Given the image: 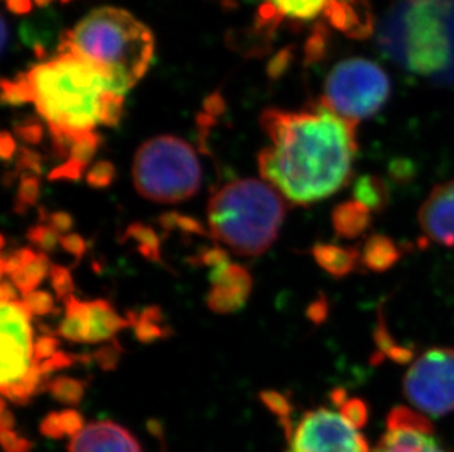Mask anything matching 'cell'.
I'll use <instances>...</instances> for the list:
<instances>
[{
  "instance_id": "1",
  "label": "cell",
  "mask_w": 454,
  "mask_h": 452,
  "mask_svg": "<svg viewBox=\"0 0 454 452\" xmlns=\"http://www.w3.org/2000/svg\"><path fill=\"white\" fill-rule=\"evenodd\" d=\"M261 127L270 138L259 154L262 178L293 205L324 200L350 180L357 127L322 103L306 111L268 109Z\"/></svg>"
},
{
  "instance_id": "2",
  "label": "cell",
  "mask_w": 454,
  "mask_h": 452,
  "mask_svg": "<svg viewBox=\"0 0 454 452\" xmlns=\"http://www.w3.org/2000/svg\"><path fill=\"white\" fill-rule=\"evenodd\" d=\"M4 102L31 103L51 129L55 150L68 156L74 143L118 124L124 97L84 58L58 49L51 59L4 82Z\"/></svg>"
},
{
  "instance_id": "3",
  "label": "cell",
  "mask_w": 454,
  "mask_h": 452,
  "mask_svg": "<svg viewBox=\"0 0 454 452\" xmlns=\"http://www.w3.org/2000/svg\"><path fill=\"white\" fill-rule=\"evenodd\" d=\"M378 44L407 73L454 87V0H391Z\"/></svg>"
},
{
  "instance_id": "4",
  "label": "cell",
  "mask_w": 454,
  "mask_h": 452,
  "mask_svg": "<svg viewBox=\"0 0 454 452\" xmlns=\"http://www.w3.org/2000/svg\"><path fill=\"white\" fill-rule=\"evenodd\" d=\"M59 47L82 56L124 97L145 77L154 55L152 31L124 9H95L67 31Z\"/></svg>"
},
{
  "instance_id": "5",
  "label": "cell",
  "mask_w": 454,
  "mask_h": 452,
  "mask_svg": "<svg viewBox=\"0 0 454 452\" xmlns=\"http://www.w3.org/2000/svg\"><path fill=\"white\" fill-rule=\"evenodd\" d=\"M286 210V200L270 183L232 181L210 197V234L239 256H261L278 237Z\"/></svg>"
},
{
  "instance_id": "6",
  "label": "cell",
  "mask_w": 454,
  "mask_h": 452,
  "mask_svg": "<svg viewBox=\"0 0 454 452\" xmlns=\"http://www.w3.org/2000/svg\"><path fill=\"white\" fill-rule=\"evenodd\" d=\"M133 180L138 194L147 200L180 203L199 191L202 168L187 141L159 136L146 141L136 153Z\"/></svg>"
},
{
  "instance_id": "7",
  "label": "cell",
  "mask_w": 454,
  "mask_h": 452,
  "mask_svg": "<svg viewBox=\"0 0 454 452\" xmlns=\"http://www.w3.org/2000/svg\"><path fill=\"white\" fill-rule=\"evenodd\" d=\"M254 6V33L268 39L283 26H315L364 39L373 30L369 0H246Z\"/></svg>"
},
{
  "instance_id": "8",
  "label": "cell",
  "mask_w": 454,
  "mask_h": 452,
  "mask_svg": "<svg viewBox=\"0 0 454 452\" xmlns=\"http://www.w3.org/2000/svg\"><path fill=\"white\" fill-rule=\"evenodd\" d=\"M390 90V80L380 65L353 58L331 69L319 103L357 127L386 105Z\"/></svg>"
},
{
  "instance_id": "9",
  "label": "cell",
  "mask_w": 454,
  "mask_h": 452,
  "mask_svg": "<svg viewBox=\"0 0 454 452\" xmlns=\"http://www.w3.org/2000/svg\"><path fill=\"white\" fill-rule=\"evenodd\" d=\"M2 394L15 404H27L37 393L42 373L35 360L31 313L21 301L2 303Z\"/></svg>"
},
{
  "instance_id": "10",
  "label": "cell",
  "mask_w": 454,
  "mask_h": 452,
  "mask_svg": "<svg viewBox=\"0 0 454 452\" xmlns=\"http://www.w3.org/2000/svg\"><path fill=\"white\" fill-rule=\"evenodd\" d=\"M403 391L416 411L442 417L454 411V348H431L411 362Z\"/></svg>"
},
{
  "instance_id": "11",
  "label": "cell",
  "mask_w": 454,
  "mask_h": 452,
  "mask_svg": "<svg viewBox=\"0 0 454 452\" xmlns=\"http://www.w3.org/2000/svg\"><path fill=\"white\" fill-rule=\"evenodd\" d=\"M339 409H312L287 436L288 452H372L362 433L364 425Z\"/></svg>"
},
{
  "instance_id": "12",
  "label": "cell",
  "mask_w": 454,
  "mask_h": 452,
  "mask_svg": "<svg viewBox=\"0 0 454 452\" xmlns=\"http://www.w3.org/2000/svg\"><path fill=\"white\" fill-rule=\"evenodd\" d=\"M372 452H447L425 414L395 407L387 418L384 435Z\"/></svg>"
},
{
  "instance_id": "13",
  "label": "cell",
  "mask_w": 454,
  "mask_h": 452,
  "mask_svg": "<svg viewBox=\"0 0 454 452\" xmlns=\"http://www.w3.org/2000/svg\"><path fill=\"white\" fill-rule=\"evenodd\" d=\"M418 219L425 238L454 247V181L433 188L420 206Z\"/></svg>"
},
{
  "instance_id": "14",
  "label": "cell",
  "mask_w": 454,
  "mask_h": 452,
  "mask_svg": "<svg viewBox=\"0 0 454 452\" xmlns=\"http://www.w3.org/2000/svg\"><path fill=\"white\" fill-rule=\"evenodd\" d=\"M212 290L207 295V306L219 315L240 310L249 299L252 277L243 266L225 263L210 270Z\"/></svg>"
},
{
  "instance_id": "15",
  "label": "cell",
  "mask_w": 454,
  "mask_h": 452,
  "mask_svg": "<svg viewBox=\"0 0 454 452\" xmlns=\"http://www.w3.org/2000/svg\"><path fill=\"white\" fill-rule=\"evenodd\" d=\"M68 452H143L137 440L114 422L90 423L68 445Z\"/></svg>"
},
{
  "instance_id": "16",
  "label": "cell",
  "mask_w": 454,
  "mask_h": 452,
  "mask_svg": "<svg viewBox=\"0 0 454 452\" xmlns=\"http://www.w3.org/2000/svg\"><path fill=\"white\" fill-rule=\"evenodd\" d=\"M131 320L121 317L115 308L105 300H95L86 303V342L109 341L121 329L131 326Z\"/></svg>"
},
{
  "instance_id": "17",
  "label": "cell",
  "mask_w": 454,
  "mask_h": 452,
  "mask_svg": "<svg viewBox=\"0 0 454 452\" xmlns=\"http://www.w3.org/2000/svg\"><path fill=\"white\" fill-rule=\"evenodd\" d=\"M333 223L340 237L355 238L368 226L369 209L357 200L348 201L334 210Z\"/></svg>"
},
{
  "instance_id": "18",
  "label": "cell",
  "mask_w": 454,
  "mask_h": 452,
  "mask_svg": "<svg viewBox=\"0 0 454 452\" xmlns=\"http://www.w3.org/2000/svg\"><path fill=\"white\" fill-rule=\"evenodd\" d=\"M313 256L317 259V265L333 277H344L352 272L359 254L350 248L339 247L333 244H319L313 248Z\"/></svg>"
},
{
  "instance_id": "19",
  "label": "cell",
  "mask_w": 454,
  "mask_h": 452,
  "mask_svg": "<svg viewBox=\"0 0 454 452\" xmlns=\"http://www.w3.org/2000/svg\"><path fill=\"white\" fill-rule=\"evenodd\" d=\"M84 418L77 409H64V411H55L43 418L40 425L42 435L51 440H64L77 436L84 429Z\"/></svg>"
},
{
  "instance_id": "20",
  "label": "cell",
  "mask_w": 454,
  "mask_h": 452,
  "mask_svg": "<svg viewBox=\"0 0 454 452\" xmlns=\"http://www.w3.org/2000/svg\"><path fill=\"white\" fill-rule=\"evenodd\" d=\"M49 272V259L44 253L35 252L20 270L13 273L11 277L15 288H17L22 295L30 294L35 288L42 284Z\"/></svg>"
},
{
  "instance_id": "21",
  "label": "cell",
  "mask_w": 454,
  "mask_h": 452,
  "mask_svg": "<svg viewBox=\"0 0 454 452\" xmlns=\"http://www.w3.org/2000/svg\"><path fill=\"white\" fill-rule=\"evenodd\" d=\"M59 335L73 342H86V301L75 297L65 300V317L59 326Z\"/></svg>"
},
{
  "instance_id": "22",
  "label": "cell",
  "mask_w": 454,
  "mask_h": 452,
  "mask_svg": "<svg viewBox=\"0 0 454 452\" xmlns=\"http://www.w3.org/2000/svg\"><path fill=\"white\" fill-rule=\"evenodd\" d=\"M399 250L393 241L384 237H373L364 248V265L372 270H386L399 259Z\"/></svg>"
},
{
  "instance_id": "23",
  "label": "cell",
  "mask_w": 454,
  "mask_h": 452,
  "mask_svg": "<svg viewBox=\"0 0 454 452\" xmlns=\"http://www.w3.org/2000/svg\"><path fill=\"white\" fill-rule=\"evenodd\" d=\"M125 239H131L136 243L138 252L147 261L160 263V241L153 228L143 223H133L125 232Z\"/></svg>"
},
{
  "instance_id": "24",
  "label": "cell",
  "mask_w": 454,
  "mask_h": 452,
  "mask_svg": "<svg viewBox=\"0 0 454 452\" xmlns=\"http://www.w3.org/2000/svg\"><path fill=\"white\" fill-rule=\"evenodd\" d=\"M136 329V337L138 341L149 342L156 341L159 338L165 337V329L160 326L162 315L158 308H146L143 310L142 315L138 316H129Z\"/></svg>"
},
{
  "instance_id": "25",
  "label": "cell",
  "mask_w": 454,
  "mask_h": 452,
  "mask_svg": "<svg viewBox=\"0 0 454 452\" xmlns=\"http://www.w3.org/2000/svg\"><path fill=\"white\" fill-rule=\"evenodd\" d=\"M49 393L65 406H78L84 398V384L73 378H56L48 385Z\"/></svg>"
},
{
  "instance_id": "26",
  "label": "cell",
  "mask_w": 454,
  "mask_h": 452,
  "mask_svg": "<svg viewBox=\"0 0 454 452\" xmlns=\"http://www.w3.org/2000/svg\"><path fill=\"white\" fill-rule=\"evenodd\" d=\"M261 400L263 406L279 418V423L284 427L286 436L290 435L294 425L292 422L293 407L287 397L283 394L277 393V391H265V393L261 394Z\"/></svg>"
},
{
  "instance_id": "27",
  "label": "cell",
  "mask_w": 454,
  "mask_h": 452,
  "mask_svg": "<svg viewBox=\"0 0 454 452\" xmlns=\"http://www.w3.org/2000/svg\"><path fill=\"white\" fill-rule=\"evenodd\" d=\"M356 200L366 206L368 209H377L384 205L386 192L381 183L375 180H360L356 185Z\"/></svg>"
},
{
  "instance_id": "28",
  "label": "cell",
  "mask_w": 454,
  "mask_h": 452,
  "mask_svg": "<svg viewBox=\"0 0 454 452\" xmlns=\"http://www.w3.org/2000/svg\"><path fill=\"white\" fill-rule=\"evenodd\" d=\"M40 183L35 174H24L17 194V209L20 212L30 206H35L39 200Z\"/></svg>"
},
{
  "instance_id": "29",
  "label": "cell",
  "mask_w": 454,
  "mask_h": 452,
  "mask_svg": "<svg viewBox=\"0 0 454 452\" xmlns=\"http://www.w3.org/2000/svg\"><path fill=\"white\" fill-rule=\"evenodd\" d=\"M31 243L35 244L42 250V253H51L58 247L60 243V237L56 230H51L49 225L33 226L27 234Z\"/></svg>"
},
{
  "instance_id": "30",
  "label": "cell",
  "mask_w": 454,
  "mask_h": 452,
  "mask_svg": "<svg viewBox=\"0 0 454 452\" xmlns=\"http://www.w3.org/2000/svg\"><path fill=\"white\" fill-rule=\"evenodd\" d=\"M51 282L55 291L56 297L60 300H68L73 297L74 279L73 275L64 266H51Z\"/></svg>"
},
{
  "instance_id": "31",
  "label": "cell",
  "mask_w": 454,
  "mask_h": 452,
  "mask_svg": "<svg viewBox=\"0 0 454 452\" xmlns=\"http://www.w3.org/2000/svg\"><path fill=\"white\" fill-rule=\"evenodd\" d=\"M22 303L26 304L28 312L35 316H46L55 308L53 297L46 291H33L30 294L24 295Z\"/></svg>"
},
{
  "instance_id": "32",
  "label": "cell",
  "mask_w": 454,
  "mask_h": 452,
  "mask_svg": "<svg viewBox=\"0 0 454 452\" xmlns=\"http://www.w3.org/2000/svg\"><path fill=\"white\" fill-rule=\"evenodd\" d=\"M159 222L165 230H172V228H180L189 234H205L202 223H199L196 219L190 216H183V214H167L159 219Z\"/></svg>"
},
{
  "instance_id": "33",
  "label": "cell",
  "mask_w": 454,
  "mask_h": 452,
  "mask_svg": "<svg viewBox=\"0 0 454 452\" xmlns=\"http://www.w3.org/2000/svg\"><path fill=\"white\" fill-rule=\"evenodd\" d=\"M115 178V168L109 162H98L87 174V183L93 188H106Z\"/></svg>"
},
{
  "instance_id": "34",
  "label": "cell",
  "mask_w": 454,
  "mask_h": 452,
  "mask_svg": "<svg viewBox=\"0 0 454 452\" xmlns=\"http://www.w3.org/2000/svg\"><path fill=\"white\" fill-rule=\"evenodd\" d=\"M2 447L4 452H31L33 442L13 429H2Z\"/></svg>"
},
{
  "instance_id": "35",
  "label": "cell",
  "mask_w": 454,
  "mask_h": 452,
  "mask_svg": "<svg viewBox=\"0 0 454 452\" xmlns=\"http://www.w3.org/2000/svg\"><path fill=\"white\" fill-rule=\"evenodd\" d=\"M59 341L51 335H42L35 341V360L37 364L51 359L58 353Z\"/></svg>"
},
{
  "instance_id": "36",
  "label": "cell",
  "mask_w": 454,
  "mask_h": 452,
  "mask_svg": "<svg viewBox=\"0 0 454 452\" xmlns=\"http://www.w3.org/2000/svg\"><path fill=\"white\" fill-rule=\"evenodd\" d=\"M74 359L73 355H67V353H62V351H58L51 359L46 360V362H40L39 370L42 373V376L49 375L51 371L59 370V369H65V367H69L73 364Z\"/></svg>"
},
{
  "instance_id": "37",
  "label": "cell",
  "mask_w": 454,
  "mask_h": 452,
  "mask_svg": "<svg viewBox=\"0 0 454 452\" xmlns=\"http://www.w3.org/2000/svg\"><path fill=\"white\" fill-rule=\"evenodd\" d=\"M120 344H111V346L103 347L98 353H96V362H99V366L105 370L114 369L118 362V357H120Z\"/></svg>"
},
{
  "instance_id": "38",
  "label": "cell",
  "mask_w": 454,
  "mask_h": 452,
  "mask_svg": "<svg viewBox=\"0 0 454 452\" xmlns=\"http://www.w3.org/2000/svg\"><path fill=\"white\" fill-rule=\"evenodd\" d=\"M60 245L64 247L65 252L73 254L77 259H82L86 254V241L82 237L77 234H67L60 238Z\"/></svg>"
},
{
  "instance_id": "39",
  "label": "cell",
  "mask_w": 454,
  "mask_h": 452,
  "mask_svg": "<svg viewBox=\"0 0 454 452\" xmlns=\"http://www.w3.org/2000/svg\"><path fill=\"white\" fill-rule=\"evenodd\" d=\"M48 225L51 226V230L64 237L73 228V218L68 214H64V212H55V214H49Z\"/></svg>"
},
{
  "instance_id": "40",
  "label": "cell",
  "mask_w": 454,
  "mask_h": 452,
  "mask_svg": "<svg viewBox=\"0 0 454 452\" xmlns=\"http://www.w3.org/2000/svg\"><path fill=\"white\" fill-rule=\"evenodd\" d=\"M228 261H228L227 253L223 252V250H219V248H212V250H207V252L202 254L203 265L209 266L210 269L225 265Z\"/></svg>"
},
{
  "instance_id": "41",
  "label": "cell",
  "mask_w": 454,
  "mask_h": 452,
  "mask_svg": "<svg viewBox=\"0 0 454 452\" xmlns=\"http://www.w3.org/2000/svg\"><path fill=\"white\" fill-rule=\"evenodd\" d=\"M2 303H9V301H17V288L13 284L4 281L2 284V292H0Z\"/></svg>"
},
{
  "instance_id": "42",
  "label": "cell",
  "mask_w": 454,
  "mask_h": 452,
  "mask_svg": "<svg viewBox=\"0 0 454 452\" xmlns=\"http://www.w3.org/2000/svg\"><path fill=\"white\" fill-rule=\"evenodd\" d=\"M2 429H13L15 426V418H13V414L6 409V404L2 402Z\"/></svg>"
},
{
  "instance_id": "43",
  "label": "cell",
  "mask_w": 454,
  "mask_h": 452,
  "mask_svg": "<svg viewBox=\"0 0 454 452\" xmlns=\"http://www.w3.org/2000/svg\"><path fill=\"white\" fill-rule=\"evenodd\" d=\"M13 150H15V145H13L12 138L8 134H4V136H2V154H4V158H11Z\"/></svg>"
},
{
  "instance_id": "44",
  "label": "cell",
  "mask_w": 454,
  "mask_h": 452,
  "mask_svg": "<svg viewBox=\"0 0 454 452\" xmlns=\"http://www.w3.org/2000/svg\"><path fill=\"white\" fill-rule=\"evenodd\" d=\"M35 2H37V4H49V2H51V0H35Z\"/></svg>"
}]
</instances>
